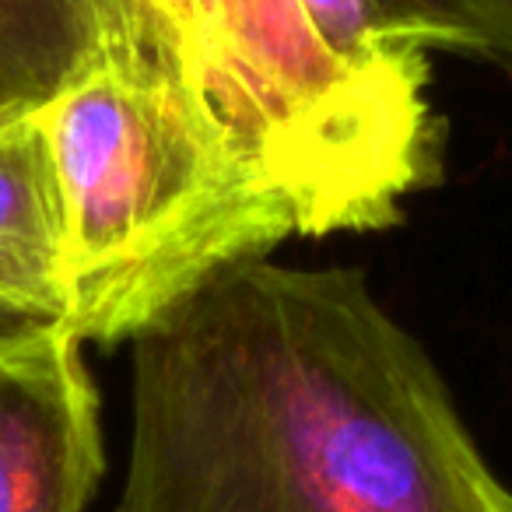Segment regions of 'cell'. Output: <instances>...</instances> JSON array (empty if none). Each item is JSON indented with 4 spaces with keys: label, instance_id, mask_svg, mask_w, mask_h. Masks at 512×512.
Listing matches in <instances>:
<instances>
[{
    "label": "cell",
    "instance_id": "cell-6",
    "mask_svg": "<svg viewBox=\"0 0 512 512\" xmlns=\"http://www.w3.org/2000/svg\"><path fill=\"white\" fill-rule=\"evenodd\" d=\"M67 309V207L36 116L0 123V320L50 327Z\"/></svg>",
    "mask_w": 512,
    "mask_h": 512
},
{
    "label": "cell",
    "instance_id": "cell-10",
    "mask_svg": "<svg viewBox=\"0 0 512 512\" xmlns=\"http://www.w3.org/2000/svg\"><path fill=\"white\" fill-rule=\"evenodd\" d=\"M15 330H25V327H15V323L0 320V337H4V334H15Z\"/></svg>",
    "mask_w": 512,
    "mask_h": 512
},
{
    "label": "cell",
    "instance_id": "cell-4",
    "mask_svg": "<svg viewBox=\"0 0 512 512\" xmlns=\"http://www.w3.org/2000/svg\"><path fill=\"white\" fill-rule=\"evenodd\" d=\"M106 470L99 393L60 323L0 337V512H85Z\"/></svg>",
    "mask_w": 512,
    "mask_h": 512
},
{
    "label": "cell",
    "instance_id": "cell-7",
    "mask_svg": "<svg viewBox=\"0 0 512 512\" xmlns=\"http://www.w3.org/2000/svg\"><path fill=\"white\" fill-rule=\"evenodd\" d=\"M316 36L362 78L404 95H425L435 50L477 53L481 46L432 0H299Z\"/></svg>",
    "mask_w": 512,
    "mask_h": 512
},
{
    "label": "cell",
    "instance_id": "cell-5",
    "mask_svg": "<svg viewBox=\"0 0 512 512\" xmlns=\"http://www.w3.org/2000/svg\"><path fill=\"white\" fill-rule=\"evenodd\" d=\"M144 43L172 50L141 0H0V123L36 116Z\"/></svg>",
    "mask_w": 512,
    "mask_h": 512
},
{
    "label": "cell",
    "instance_id": "cell-1",
    "mask_svg": "<svg viewBox=\"0 0 512 512\" xmlns=\"http://www.w3.org/2000/svg\"><path fill=\"white\" fill-rule=\"evenodd\" d=\"M130 344L113 512H512L432 358L355 271L249 256Z\"/></svg>",
    "mask_w": 512,
    "mask_h": 512
},
{
    "label": "cell",
    "instance_id": "cell-2",
    "mask_svg": "<svg viewBox=\"0 0 512 512\" xmlns=\"http://www.w3.org/2000/svg\"><path fill=\"white\" fill-rule=\"evenodd\" d=\"M67 207L81 344L134 341L218 271L299 232L292 200L165 43L99 64L39 109Z\"/></svg>",
    "mask_w": 512,
    "mask_h": 512
},
{
    "label": "cell",
    "instance_id": "cell-3",
    "mask_svg": "<svg viewBox=\"0 0 512 512\" xmlns=\"http://www.w3.org/2000/svg\"><path fill=\"white\" fill-rule=\"evenodd\" d=\"M200 18V88L292 200L302 235L386 228L435 179L428 95L344 67L299 0H200Z\"/></svg>",
    "mask_w": 512,
    "mask_h": 512
},
{
    "label": "cell",
    "instance_id": "cell-8",
    "mask_svg": "<svg viewBox=\"0 0 512 512\" xmlns=\"http://www.w3.org/2000/svg\"><path fill=\"white\" fill-rule=\"evenodd\" d=\"M481 46V57L512 67V0H432Z\"/></svg>",
    "mask_w": 512,
    "mask_h": 512
},
{
    "label": "cell",
    "instance_id": "cell-9",
    "mask_svg": "<svg viewBox=\"0 0 512 512\" xmlns=\"http://www.w3.org/2000/svg\"><path fill=\"white\" fill-rule=\"evenodd\" d=\"M158 29L169 36L179 64L186 67L200 85V67H204V18H200V0H141Z\"/></svg>",
    "mask_w": 512,
    "mask_h": 512
}]
</instances>
